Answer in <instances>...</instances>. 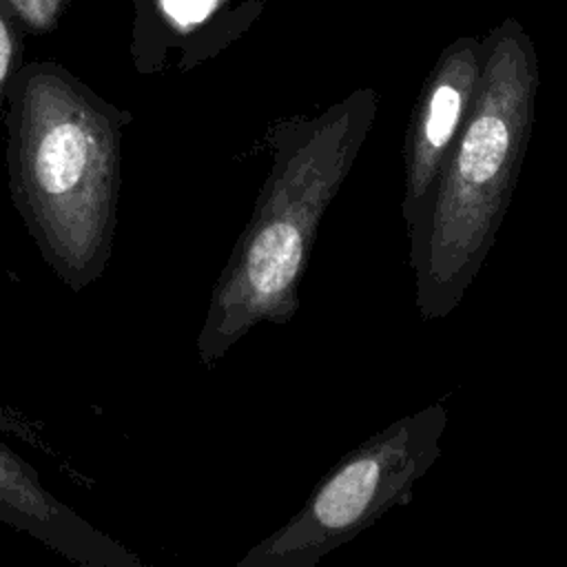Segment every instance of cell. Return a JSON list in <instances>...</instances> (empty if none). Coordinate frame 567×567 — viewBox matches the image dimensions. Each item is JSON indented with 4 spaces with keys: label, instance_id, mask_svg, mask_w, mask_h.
Here are the masks:
<instances>
[{
    "label": "cell",
    "instance_id": "obj_1",
    "mask_svg": "<svg viewBox=\"0 0 567 567\" xmlns=\"http://www.w3.org/2000/svg\"><path fill=\"white\" fill-rule=\"evenodd\" d=\"M131 120L53 60L24 62L9 82V197L44 264L73 292L111 261Z\"/></svg>",
    "mask_w": 567,
    "mask_h": 567
},
{
    "label": "cell",
    "instance_id": "obj_2",
    "mask_svg": "<svg viewBox=\"0 0 567 567\" xmlns=\"http://www.w3.org/2000/svg\"><path fill=\"white\" fill-rule=\"evenodd\" d=\"M372 111L370 95L359 93L317 117L268 126L270 171L197 334L204 365L219 361L255 326L288 323L297 315L319 224L357 162Z\"/></svg>",
    "mask_w": 567,
    "mask_h": 567
},
{
    "label": "cell",
    "instance_id": "obj_3",
    "mask_svg": "<svg viewBox=\"0 0 567 567\" xmlns=\"http://www.w3.org/2000/svg\"><path fill=\"white\" fill-rule=\"evenodd\" d=\"M529 137V111L516 82L487 91L467 115L432 195L408 228L421 319L450 317L494 248L514 197Z\"/></svg>",
    "mask_w": 567,
    "mask_h": 567
},
{
    "label": "cell",
    "instance_id": "obj_4",
    "mask_svg": "<svg viewBox=\"0 0 567 567\" xmlns=\"http://www.w3.org/2000/svg\"><path fill=\"white\" fill-rule=\"evenodd\" d=\"M445 427L447 408L434 403L359 443L317 483L301 509L252 545L237 567H315L412 498L414 485L443 452Z\"/></svg>",
    "mask_w": 567,
    "mask_h": 567
},
{
    "label": "cell",
    "instance_id": "obj_5",
    "mask_svg": "<svg viewBox=\"0 0 567 567\" xmlns=\"http://www.w3.org/2000/svg\"><path fill=\"white\" fill-rule=\"evenodd\" d=\"M0 432L42 445L38 427L0 405ZM0 523L84 567H142V558L53 496L38 470L0 441Z\"/></svg>",
    "mask_w": 567,
    "mask_h": 567
},
{
    "label": "cell",
    "instance_id": "obj_6",
    "mask_svg": "<svg viewBox=\"0 0 567 567\" xmlns=\"http://www.w3.org/2000/svg\"><path fill=\"white\" fill-rule=\"evenodd\" d=\"M133 66L155 75L171 64L186 73L228 49L259 18L261 0H131Z\"/></svg>",
    "mask_w": 567,
    "mask_h": 567
},
{
    "label": "cell",
    "instance_id": "obj_7",
    "mask_svg": "<svg viewBox=\"0 0 567 567\" xmlns=\"http://www.w3.org/2000/svg\"><path fill=\"white\" fill-rule=\"evenodd\" d=\"M467 78H441L427 93L403 151V197L401 215L405 228L421 217L439 173L467 120Z\"/></svg>",
    "mask_w": 567,
    "mask_h": 567
},
{
    "label": "cell",
    "instance_id": "obj_8",
    "mask_svg": "<svg viewBox=\"0 0 567 567\" xmlns=\"http://www.w3.org/2000/svg\"><path fill=\"white\" fill-rule=\"evenodd\" d=\"M24 29L13 9L0 0V120L7 109V91L13 73L24 64Z\"/></svg>",
    "mask_w": 567,
    "mask_h": 567
},
{
    "label": "cell",
    "instance_id": "obj_9",
    "mask_svg": "<svg viewBox=\"0 0 567 567\" xmlns=\"http://www.w3.org/2000/svg\"><path fill=\"white\" fill-rule=\"evenodd\" d=\"M4 2L13 9V13L18 16L27 33L44 35L60 24L71 0H4Z\"/></svg>",
    "mask_w": 567,
    "mask_h": 567
}]
</instances>
